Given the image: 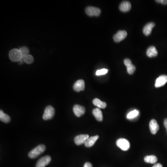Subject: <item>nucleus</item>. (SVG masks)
<instances>
[{"label": "nucleus", "instance_id": "aec40b11", "mask_svg": "<svg viewBox=\"0 0 167 167\" xmlns=\"http://www.w3.org/2000/svg\"><path fill=\"white\" fill-rule=\"evenodd\" d=\"M144 160L145 162L147 163L154 164L157 161V158L154 155H151V156H146L144 157Z\"/></svg>", "mask_w": 167, "mask_h": 167}, {"label": "nucleus", "instance_id": "a211bd4d", "mask_svg": "<svg viewBox=\"0 0 167 167\" xmlns=\"http://www.w3.org/2000/svg\"><path fill=\"white\" fill-rule=\"evenodd\" d=\"M146 54L148 57H156L157 55L158 52L156 48L154 46H151L147 49Z\"/></svg>", "mask_w": 167, "mask_h": 167}, {"label": "nucleus", "instance_id": "6e6552de", "mask_svg": "<svg viewBox=\"0 0 167 167\" xmlns=\"http://www.w3.org/2000/svg\"><path fill=\"white\" fill-rule=\"evenodd\" d=\"M89 138V136L87 134H82L76 136L74 138V142L78 145L85 143L86 140Z\"/></svg>", "mask_w": 167, "mask_h": 167}, {"label": "nucleus", "instance_id": "4468645a", "mask_svg": "<svg viewBox=\"0 0 167 167\" xmlns=\"http://www.w3.org/2000/svg\"><path fill=\"white\" fill-rule=\"evenodd\" d=\"M155 26V23L151 22L146 24L143 28V33L146 36H149L151 33L152 30Z\"/></svg>", "mask_w": 167, "mask_h": 167}, {"label": "nucleus", "instance_id": "0eeeda50", "mask_svg": "<svg viewBox=\"0 0 167 167\" xmlns=\"http://www.w3.org/2000/svg\"><path fill=\"white\" fill-rule=\"evenodd\" d=\"M127 36V33L125 30L118 31L114 36L113 39L116 42H119L125 39Z\"/></svg>", "mask_w": 167, "mask_h": 167}, {"label": "nucleus", "instance_id": "1a4fd4ad", "mask_svg": "<svg viewBox=\"0 0 167 167\" xmlns=\"http://www.w3.org/2000/svg\"><path fill=\"white\" fill-rule=\"evenodd\" d=\"M124 64L127 68V73L129 74H132L136 71V67L132 64L131 61L129 59H125L124 60Z\"/></svg>", "mask_w": 167, "mask_h": 167}, {"label": "nucleus", "instance_id": "9d476101", "mask_svg": "<svg viewBox=\"0 0 167 167\" xmlns=\"http://www.w3.org/2000/svg\"><path fill=\"white\" fill-rule=\"evenodd\" d=\"M73 111L76 116L80 117L85 114V109L84 106L80 105H76L73 107Z\"/></svg>", "mask_w": 167, "mask_h": 167}, {"label": "nucleus", "instance_id": "f3484780", "mask_svg": "<svg viewBox=\"0 0 167 167\" xmlns=\"http://www.w3.org/2000/svg\"><path fill=\"white\" fill-rule=\"evenodd\" d=\"M93 114L98 121H102L103 120V113L99 108H95L93 111Z\"/></svg>", "mask_w": 167, "mask_h": 167}, {"label": "nucleus", "instance_id": "9b49d317", "mask_svg": "<svg viewBox=\"0 0 167 167\" xmlns=\"http://www.w3.org/2000/svg\"><path fill=\"white\" fill-rule=\"evenodd\" d=\"M167 82V76L166 75H162L156 79L155 86L156 88L162 87L166 84Z\"/></svg>", "mask_w": 167, "mask_h": 167}, {"label": "nucleus", "instance_id": "4be33fe9", "mask_svg": "<svg viewBox=\"0 0 167 167\" xmlns=\"http://www.w3.org/2000/svg\"><path fill=\"white\" fill-rule=\"evenodd\" d=\"M22 59L25 63L28 64L32 63L34 61V58H33V56H32L31 55H30V54L26 55V56L23 57Z\"/></svg>", "mask_w": 167, "mask_h": 167}, {"label": "nucleus", "instance_id": "a878e982", "mask_svg": "<svg viewBox=\"0 0 167 167\" xmlns=\"http://www.w3.org/2000/svg\"><path fill=\"white\" fill-rule=\"evenodd\" d=\"M156 1L158 3H162L164 5L167 4V0H156Z\"/></svg>", "mask_w": 167, "mask_h": 167}, {"label": "nucleus", "instance_id": "bb28decb", "mask_svg": "<svg viewBox=\"0 0 167 167\" xmlns=\"http://www.w3.org/2000/svg\"><path fill=\"white\" fill-rule=\"evenodd\" d=\"M83 167H93V165L89 162H87V163H85Z\"/></svg>", "mask_w": 167, "mask_h": 167}, {"label": "nucleus", "instance_id": "20e7f679", "mask_svg": "<svg viewBox=\"0 0 167 167\" xmlns=\"http://www.w3.org/2000/svg\"><path fill=\"white\" fill-rule=\"evenodd\" d=\"M54 109L51 105H48L45 108V111L43 116V119L45 120L50 119L53 117L54 115Z\"/></svg>", "mask_w": 167, "mask_h": 167}, {"label": "nucleus", "instance_id": "cd10ccee", "mask_svg": "<svg viewBox=\"0 0 167 167\" xmlns=\"http://www.w3.org/2000/svg\"><path fill=\"white\" fill-rule=\"evenodd\" d=\"M164 125L166 128V130L167 131V118H165L164 120Z\"/></svg>", "mask_w": 167, "mask_h": 167}, {"label": "nucleus", "instance_id": "39448f33", "mask_svg": "<svg viewBox=\"0 0 167 167\" xmlns=\"http://www.w3.org/2000/svg\"><path fill=\"white\" fill-rule=\"evenodd\" d=\"M85 13L90 16H98L101 13V10L98 7H87L85 10Z\"/></svg>", "mask_w": 167, "mask_h": 167}, {"label": "nucleus", "instance_id": "412c9836", "mask_svg": "<svg viewBox=\"0 0 167 167\" xmlns=\"http://www.w3.org/2000/svg\"><path fill=\"white\" fill-rule=\"evenodd\" d=\"M0 120L3 122L7 123L10 121V117L8 115L4 113L2 110L0 111Z\"/></svg>", "mask_w": 167, "mask_h": 167}, {"label": "nucleus", "instance_id": "2eb2a0df", "mask_svg": "<svg viewBox=\"0 0 167 167\" xmlns=\"http://www.w3.org/2000/svg\"><path fill=\"white\" fill-rule=\"evenodd\" d=\"M131 7V3L129 1H122L119 5V10L121 11L126 12L130 10Z\"/></svg>", "mask_w": 167, "mask_h": 167}, {"label": "nucleus", "instance_id": "423d86ee", "mask_svg": "<svg viewBox=\"0 0 167 167\" xmlns=\"http://www.w3.org/2000/svg\"><path fill=\"white\" fill-rule=\"evenodd\" d=\"M51 161V158L50 156H46L41 158L38 161L36 167H45L50 163Z\"/></svg>", "mask_w": 167, "mask_h": 167}, {"label": "nucleus", "instance_id": "393cba45", "mask_svg": "<svg viewBox=\"0 0 167 167\" xmlns=\"http://www.w3.org/2000/svg\"><path fill=\"white\" fill-rule=\"evenodd\" d=\"M108 70L107 69H102L98 70L96 73V76H100L102 75H105L107 73Z\"/></svg>", "mask_w": 167, "mask_h": 167}, {"label": "nucleus", "instance_id": "ddd939ff", "mask_svg": "<svg viewBox=\"0 0 167 167\" xmlns=\"http://www.w3.org/2000/svg\"><path fill=\"white\" fill-rule=\"evenodd\" d=\"M149 126L151 133L154 135L157 134V132L159 131V126L156 120H151L149 122Z\"/></svg>", "mask_w": 167, "mask_h": 167}, {"label": "nucleus", "instance_id": "f03ea898", "mask_svg": "<svg viewBox=\"0 0 167 167\" xmlns=\"http://www.w3.org/2000/svg\"><path fill=\"white\" fill-rule=\"evenodd\" d=\"M10 59L13 62L20 61L22 59V56L19 49H13L9 53Z\"/></svg>", "mask_w": 167, "mask_h": 167}, {"label": "nucleus", "instance_id": "f257e3e1", "mask_svg": "<svg viewBox=\"0 0 167 167\" xmlns=\"http://www.w3.org/2000/svg\"><path fill=\"white\" fill-rule=\"evenodd\" d=\"M46 149V146L43 144H41L34 148L32 151H30L28 153V157L32 158L34 159L37 157L38 156L42 154L44 152Z\"/></svg>", "mask_w": 167, "mask_h": 167}, {"label": "nucleus", "instance_id": "dca6fc26", "mask_svg": "<svg viewBox=\"0 0 167 167\" xmlns=\"http://www.w3.org/2000/svg\"><path fill=\"white\" fill-rule=\"evenodd\" d=\"M99 138V136L98 135L94 136V137H89L88 139L86 140L85 143H84L86 147L90 148L93 146L94 144L95 143L96 140H98Z\"/></svg>", "mask_w": 167, "mask_h": 167}, {"label": "nucleus", "instance_id": "6ab92c4d", "mask_svg": "<svg viewBox=\"0 0 167 167\" xmlns=\"http://www.w3.org/2000/svg\"><path fill=\"white\" fill-rule=\"evenodd\" d=\"M93 104L95 106H97L99 108H102L104 109L107 106V104L106 103L102 102V101L99 99H94L93 100Z\"/></svg>", "mask_w": 167, "mask_h": 167}, {"label": "nucleus", "instance_id": "b1692460", "mask_svg": "<svg viewBox=\"0 0 167 167\" xmlns=\"http://www.w3.org/2000/svg\"><path fill=\"white\" fill-rule=\"evenodd\" d=\"M20 52L22 53V58L23 57L26 56V55H28L29 53V49L28 48L26 47H22L20 48Z\"/></svg>", "mask_w": 167, "mask_h": 167}, {"label": "nucleus", "instance_id": "f8f14e48", "mask_svg": "<svg viewBox=\"0 0 167 167\" xmlns=\"http://www.w3.org/2000/svg\"><path fill=\"white\" fill-rule=\"evenodd\" d=\"M85 87V81L83 79H79L74 83L73 86V89L75 91L79 92L84 90Z\"/></svg>", "mask_w": 167, "mask_h": 167}, {"label": "nucleus", "instance_id": "5701e85b", "mask_svg": "<svg viewBox=\"0 0 167 167\" xmlns=\"http://www.w3.org/2000/svg\"><path fill=\"white\" fill-rule=\"evenodd\" d=\"M139 114V111L137 110L133 111H131L130 113H128V115L127 116V117L128 119H133L135 117H137Z\"/></svg>", "mask_w": 167, "mask_h": 167}, {"label": "nucleus", "instance_id": "c85d7f7f", "mask_svg": "<svg viewBox=\"0 0 167 167\" xmlns=\"http://www.w3.org/2000/svg\"><path fill=\"white\" fill-rule=\"evenodd\" d=\"M152 167H163V166L160 163H157V164L154 165Z\"/></svg>", "mask_w": 167, "mask_h": 167}, {"label": "nucleus", "instance_id": "7ed1b4c3", "mask_svg": "<svg viewBox=\"0 0 167 167\" xmlns=\"http://www.w3.org/2000/svg\"><path fill=\"white\" fill-rule=\"evenodd\" d=\"M116 144L118 147L124 151H128L130 148L129 141L125 138H119L117 140Z\"/></svg>", "mask_w": 167, "mask_h": 167}]
</instances>
